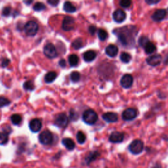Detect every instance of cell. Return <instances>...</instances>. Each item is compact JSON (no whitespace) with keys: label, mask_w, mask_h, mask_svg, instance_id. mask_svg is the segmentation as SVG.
<instances>
[{"label":"cell","mask_w":168,"mask_h":168,"mask_svg":"<svg viewBox=\"0 0 168 168\" xmlns=\"http://www.w3.org/2000/svg\"><path fill=\"white\" fill-rule=\"evenodd\" d=\"M113 32L123 46H132L135 44V36L137 35V29L135 26H125L114 30Z\"/></svg>","instance_id":"6da1fadb"},{"label":"cell","mask_w":168,"mask_h":168,"mask_svg":"<svg viewBox=\"0 0 168 168\" xmlns=\"http://www.w3.org/2000/svg\"><path fill=\"white\" fill-rule=\"evenodd\" d=\"M82 119L84 122L88 125H93L98 120V115L94 110H88L84 113Z\"/></svg>","instance_id":"7a4b0ae2"},{"label":"cell","mask_w":168,"mask_h":168,"mask_svg":"<svg viewBox=\"0 0 168 168\" xmlns=\"http://www.w3.org/2000/svg\"><path fill=\"white\" fill-rule=\"evenodd\" d=\"M129 151L133 154H139L144 149V143L139 139H135L130 143L129 145Z\"/></svg>","instance_id":"3957f363"},{"label":"cell","mask_w":168,"mask_h":168,"mask_svg":"<svg viewBox=\"0 0 168 168\" xmlns=\"http://www.w3.org/2000/svg\"><path fill=\"white\" fill-rule=\"evenodd\" d=\"M39 30L38 23L33 21H28L24 27V32L28 36H34Z\"/></svg>","instance_id":"277c9868"},{"label":"cell","mask_w":168,"mask_h":168,"mask_svg":"<svg viewBox=\"0 0 168 168\" xmlns=\"http://www.w3.org/2000/svg\"><path fill=\"white\" fill-rule=\"evenodd\" d=\"M53 136L51 132L48 130L43 131L39 135V141L40 143L44 145H50L53 142Z\"/></svg>","instance_id":"5b68a950"},{"label":"cell","mask_w":168,"mask_h":168,"mask_svg":"<svg viewBox=\"0 0 168 168\" xmlns=\"http://www.w3.org/2000/svg\"><path fill=\"white\" fill-rule=\"evenodd\" d=\"M43 53L47 58L54 59L57 57L58 53L57 49L52 43H47L43 48Z\"/></svg>","instance_id":"8992f818"},{"label":"cell","mask_w":168,"mask_h":168,"mask_svg":"<svg viewBox=\"0 0 168 168\" xmlns=\"http://www.w3.org/2000/svg\"><path fill=\"white\" fill-rule=\"evenodd\" d=\"M137 116V111L134 108H128L123 112L122 117L125 121H132Z\"/></svg>","instance_id":"52a82bcc"},{"label":"cell","mask_w":168,"mask_h":168,"mask_svg":"<svg viewBox=\"0 0 168 168\" xmlns=\"http://www.w3.org/2000/svg\"><path fill=\"white\" fill-rule=\"evenodd\" d=\"M55 123L56 126H57L59 127L65 128L67 126L68 123V118L66 114L60 113L56 117Z\"/></svg>","instance_id":"ba28073f"},{"label":"cell","mask_w":168,"mask_h":168,"mask_svg":"<svg viewBox=\"0 0 168 168\" xmlns=\"http://www.w3.org/2000/svg\"><path fill=\"white\" fill-rule=\"evenodd\" d=\"M75 20L70 16H66L63 21V29L65 31H70L74 28Z\"/></svg>","instance_id":"9c48e42d"},{"label":"cell","mask_w":168,"mask_h":168,"mask_svg":"<svg viewBox=\"0 0 168 168\" xmlns=\"http://www.w3.org/2000/svg\"><path fill=\"white\" fill-rule=\"evenodd\" d=\"M133 83V78L131 74H126L123 75L120 79V85L122 88L129 89L132 86Z\"/></svg>","instance_id":"30bf717a"},{"label":"cell","mask_w":168,"mask_h":168,"mask_svg":"<svg viewBox=\"0 0 168 168\" xmlns=\"http://www.w3.org/2000/svg\"><path fill=\"white\" fill-rule=\"evenodd\" d=\"M162 60V57L159 54L153 55L146 59V63L151 66H157L160 65Z\"/></svg>","instance_id":"8fae6325"},{"label":"cell","mask_w":168,"mask_h":168,"mask_svg":"<svg viewBox=\"0 0 168 168\" xmlns=\"http://www.w3.org/2000/svg\"><path fill=\"white\" fill-rule=\"evenodd\" d=\"M42 127V122L41 120L38 118H35L31 120L29 123V128L31 132L34 133H37L40 132Z\"/></svg>","instance_id":"7c38bea8"},{"label":"cell","mask_w":168,"mask_h":168,"mask_svg":"<svg viewBox=\"0 0 168 168\" xmlns=\"http://www.w3.org/2000/svg\"><path fill=\"white\" fill-rule=\"evenodd\" d=\"M113 18L116 22L121 23L126 20V13L122 9H117L113 13Z\"/></svg>","instance_id":"4fadbf2b"},{"label":"cell","mask_w":168,"mask_h":168,"mask_svg":"<svg viewBox=\"0 0 168 168\" xmlns=\"http://www.w3.org/2000/svg\"><path fill=\"white\" fill-rule=\"evenodd\" d=\"M167 15V11L163 9H159L152 15L151 18L155 22H160L164 19Z\"/></svg>","instance_id":"5bb4252c"},{"label":"cell","mask_w":168,"mask_h":168,"mask_svg":"<svg viewBox=\"0 0 168 168\" xmlns=\"http://www.w3.org/2000/svg\"><path fill=\"white\" fill-rule=\"evenodd\" d=\"M124 133L120 132H114L112 133L109 137L110 142L113 143H120L124 139Z\"/></svg>","instance_id":"9a60e30c"},{"label":"cell","mask_w":168,"mask_h":168,"mask_svg":"<svg viewBox=\"0 0 168 168\" xmlns=\"http://www.w3.org/2000/svg\"><path fill=\"white\" fill-rule=\"evenodd\" d=\"M102 118L107 123H114L116 122L118 120V114L114 113H111V112L103 114Z\"/></svg>","instance_id":"2e32d148"},{"label":"cell","mask_w":168,"mask_h":168,"mask_svg":"<svg viewBox=\"0 0 168 168\" xmlns=\"http://www.w3.org/2000/svg\"><path fill=\"white\" fill-rule=\"evenodd\" d=\"M118 48L114 44H110L108 45L105 49V53L108 57L111 58H114L116 57L118 53Z\"/></svg>","instance_id":"e0dca14e"},{"label":"cell","mask_w":168,"mask_h":168,"mask_svg":"<svg viewBox=\"0 0 168 168\" xmlns=\"http://www.w3.org/2000/svg\"><path fill=\"white\" fill-rule=\"evenodd\" d=\"M84 59L87 63H90L93 60H95L97 57V53L92 50H89L84 53Z\"/></svg>","instance_id":"ac0fdd59"},{"label":"cell","mask_w":168,"mask_h":168,"mask_svg":"<svg viewBox=\"0 0 168 168\" xmlns=\"http://www.w3.org/2000/svg\"><path fill=\"white\" fill-rule=\"evenodd\" d=\"M62 143L63 145L69 151H72L73 149L75 148L76 145L75 142H74V141L70 138H65L62 141Z\"/></svg>","instance_id":"d6986e66"},{"label":"cell","mask_w":168,"mask_h":168,"mask_svg":"<svg viewBox=\"0 0 168 168\" xmlns=\"http://www.w3.org/2000/svg\"><path fill=\"white\" fill-rule=\"evenodd\" d=\"M99 156H100V153L98 151H93L91 152L89 154H88V156L85 158V161L87 164H89L92 161L95 160Z\"/></svg>","instance_id":"ffe728a7"},{"label":"cell","mask_w":168,"mask_h":168,"mask_svg":"<svg viewBox=\"0 0 168 168\" xmlns=\"http://www.w3.org/2000/svg\"><path fill=\"white\" fill-rule=\"evenodd\" d=\"M57 74L55 72H49L47 74H46V75L44 77V80L47 84L52 83L55 80V79L57 78Z\"/></svg>","instance_id":"44dd1931"},{"label":"cell","mask_w":168,"mask_h":168,"mask_svg":"<svg viewBox=\"0 0 168 168\" xmlns=\"http://www.w3.org/2000/svg\"><path fill=\"white\" fill-rule=\"evenodd\" d=\"M63 9L65 11L67 12V13H72L76 11V8L75 6L73 5V4L69 2H65L63 5Z\"/></svg>","instance_id":"7402d4cb"},{"label":"cell","mask_w":168,"mask_h":168,"mask_svg":"<svg viewBox=\"0 0 168 168\" xmlns=\"http://www.w3.org/2000/svg\"><path fill=\"white\" fill-rule=\"evenodd\" d=\"M145 51L146 54L150 55V54H152L153 53H154L156 51V46H155V44H154L152 42H149L147 43V45L144 47Z\"/></svg>","instance_id":"603a6c76"},{"label":"cell","mask_w":168,"mask_h":168,"mask_svg":"<svg viewBox=\"0 0 168 168\" xmlns=\"http://www.w3.org/2000/svg\"><path fill=\"white\" fill-rule=\"evenodd\" d=\"M68 63L72 67H74L78 65L79 63V58L76 55H70L68 57Z\"/></svg>","instance_id":"cb8c5ba5"},{"label":"cell","mask_w":168,"mask_h":168,"mask_svg":"<svg viewBox=\"0 0 168 168\" xmlns=\"http://www.w3.org/2000/svg\"><path fill=\"white\" fill-rule=\"evenodd\" d=\"M97 34H98V37L100 40L101 41H104L107 39L108 34L107 33V31L104 29H98L97 31Z\"/></svg>","instance_id":"d4e9b609"},{"label":"cell","mask_w":168,"mask_h":168,"mask_svg":"<svg viewBox=\"0 0 168 168\" xmlns=\"http://www.w3.org/2000/svg\"><path fill=\"white\" fill-rule=\"evenodd\" d=\"M120 59L122 62H123V63H129L130 60H132V56L128 53L126 52H123L120 56Z\"/></svg>","instance_id":"484cf974"},{"label":"cell","mask_w":168,"mask_h":168,"mask_svg":"<svg viewBox=\"0 0 168 168\" xmlns=\"http://www.w3.org/2000/svg\"><path fill=\"white\" fill-rule=\"evenodd\" d=\"M11 120L12 123L14 124V125L18 126V125H19V124L22 122V117L19 114H15L11 116Z\"/></svg>","instance_id":"4316f807"},{"label":"cell","mask_w":168,"mask_h":168,"mask_svg":"<svg viewBox=\"0 0 168 168\" xmlns=\"http://www.w3.org/2000/svg\"><path fill=\"white\" fill-rule=\"evenodd\" d=\"M149 42H150V41H149V39L148 38V37H146L145 36H141L138 40L139 46L141 47H143V48H144L147 45V43Z\"/></svg>","instance_id":"83f0119b"},{"label":"cell","mask_w":168,"mask_h":168,"mask_svg":"<svg viewBox=\"0 0 168 168\" xmlns=\"http://www.w3.org/2000/svg\"><path fill=\"white\" fill-rule=\"evenodd\" d=\"M72 47L75 49H79L84 46V42L82 38H77L74 40L72 44Z\"/></svg>","instance_id":"f1b7e54d"},{"label":"cell","mask_w":168,"mask_h":168,"mask_svg":"<svg viewBox=\"0 0 168 168\" xmlns=\"http://www.w3.org/2000/svg\"><path fill=\"white\" fill-rule=\"evenodd\" d=\"M76 139L79 144H84L86 141V136L82 132H78L76 134Z\"/></svg>","instance_id":"f546056e"},{"label":"cell","mask_w":168,"mask_h":168,"mask_svg":"<svg viewBox=\"0 0 168 168\" xmlns=\"http://www.w3.org/2000/svg\"><path fill=\"white\" fill-rule=\"evenodd\" d=\"M9 141L8 134L5 132H0V145H5Z\"/></svg>","instance_id":"4dcf8cb0"},{"label":"cell","mask_w":168,"mask_h":168,"mask_svg":"<svg viewBox=\"0 0 168 168\" xmlns=\"http://www.w3.org/2000/svg\"><path fill=\"white\" fill-rule=\"evenodd\" d=\"M81 76L78 72H72L70 74V79L72 82L76 83L80 80Z\"/></svg>","instance_id":"1f68e13d"},{"label":"cell","mask_w":168,"mask_h":168,"mask_svg":"<svg viewBox=\"0 0 168 168\" xmlns=\"http://www.w3.org/2000/svg\"><path fill=\"white\" fill-rule=\"evenodd\" d=\"M23 88L26 91H32L34 89V85L32 81H27V82H24Z\"/></svg>","instance_id":"d6a6232c"},{"label":"cell","mask_w":168,"mask_h":168,"mask_svg":"<svg viewBox=\"0 0 168 168\" xmlns=\"http://www.w3.org/2000/svg\"><path fill=\"white\" fill-rule=\"evenodd\" d=\"M33 9L36 11H41L44 10L46 9V5L43 3L37 2L35 3Z\"/></svg>","instance_id":"836d02e7"},{"label":"cell","mask_w":168,"mask_h":168,"mask_svg":"<svg viewBox=\"0 0 168 168\" xmlns=\"http://www.w3.org/2000/svg\"><path fill=\"white\" fill-rule=\"evenodd\" d=\"M11 103L10 101L8 98L4 97H0V108L7 106Z\"/></svg>","instance_id":"e575fe53"},{"label":"cell","mask_w":168,"mask_h":168,"mask_svg":"<svg viewBox=\"0 0 168 168\" xmlns=\"http://www.w3.org/2000/svg\"><path fill=\"white\" fill-rule=\"evenodd\" d=\"M132 5V2L129 0H122L120 2V5L123 8H128Z\"/></svg>","instance_id":"d590c367"},{"label":"cell","mask_w":168,"mask_h":168,"mask_svg":"<svg viewBox=\"0 0 168 168\" xmlns=\"http://www.w3.org/2000/svg\"><path fill=\"white\" fill-rule=\"evenodd\" d=\"M11 9L10 7H9V6H7V7H5L2 10V15L5 17H7L10 15L11 13Z\"/></svg>","instance_id":"8d00e7d4"},{"label":"cell","mask_w":168,"mask_h":168,"mask_svg":"<svg viewBox=\"0 0 168 168\" xmlns=\"http://www.w3.org/2000/svg\"><path fill=\"white\" fill-rule=\"evenodd\" d=\"M70 118L72 120H76L78 118V115L76 112H74L73 110H72L70 112Z\"/></svg>","instance_id":"74e56055"},{"label":"cell","mask_w":168,"mask_h":168,"mask_svg":"<svg viewBox=\"0 0 168 168\" xmlns=\"http://www.w3.org/2000/svg\"><path fill=\"white\" fill-rule=\"evenodd\" d=\"M10 63V60L9 59H3L2 60V66L5 68V67H7Z\"/></svg>","instance_id":"f35d334b"},{"label":"cell","mask_w":168,"mask_h":168,"mask_svg":"<svg viewBox=\"0 0 168 168\" xmlns=\"http://www.w3.org/2000/svg\"><path fill=\"white\" fill-rule=\"evenodd\" d=\"M89 33L91 34H92V35H94L95 34V32H97V28H96V26H90L89 27Z\"/></svg>","instance_id":"ab89813d"},{"label":"cell","mask_w":168,"mask_h":168,"mask_svg":"<svg viewBox=\"0 0 168 168\" xmlns=\"http://www.w3.org/2000/svg\"><path fill=\"white\" fill-rule=\"evenodd\" d=\"M145 2L148 5H152L158 3L160 2V0H146Z\"/></svg>","instance_id":"60d3db41"},{"label":"cell","mask_w":168,"mask_h":168,"mask_svg":"<svg viewBox=\"0 0 168 168\" xmlns=\"http://www.w3.org/2000/svg\"><path fill=\"white\" fill-rule=\"evenodd\" d=\"M47 3L52 6H57L59 4V1H58V0H49V1H47Z\"/></svg>","instance_id":"b9f144b4"},{"label":"cell","mask_w":168,"mask_h":168,"mask_svg":"<svg viewBox=\"0 0 168 168\" xmlns=\"http://www.w3.org/2000/svg\"><path fill=\"white\" fill-rule=\"evenodd\" d=\"M59 65L62 67V68H65L66 66V60L65 59H60L59 60Z\"/></svg>","instance_id":"7bdbcfd3"},{"label":"cell","mask_w":168,"mask_h":168,"mask_svg":"<svg viewBox=\"0 0 168 168\" xmlns=\"http://www.w3.org/2000/svg\"><path fill=\"white\" fill-rule=\"evenodd\" d=\"M151 168H162L161 166V165L159 163H156L155 164H154Z\"/></svg>","instance_id":"ee69618b"},{"label":"cell","mask_w":168,"mask_h":168,"mask_svg":"<svg viewBox=\"0 0 168 168\" xmlns=\"http://www.w3.org/2000/svg\"><path fill=\"white\" fill-rule=\"evenodd\" d=\"M24 3H26L27 5H28V4H30V3H32V1H28V2H24Z\"/></svg>","instance_id":"f6af8a7d"}]
</instances>
